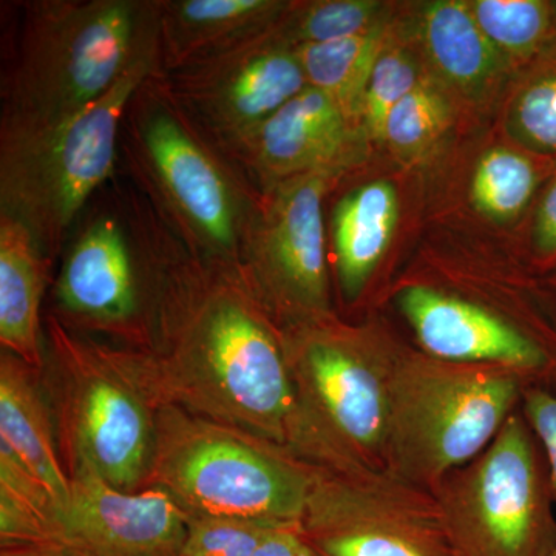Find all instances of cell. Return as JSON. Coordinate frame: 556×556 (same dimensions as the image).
<instances>
[{
	"label": "cell",
	"mask_w": 556,
	"mask_h": 556,
	"mask_svg": "<svg viewBox=\"0 0 556 556\" xmlns=\"http://www.w3.org/2000/svg\"><path fill=\"white\" fill-rule=\"evenodd\" d=\"M160 73L206 60L273 30L287 13L277 0H155Z\"/></svg>",
	"instance_id": "cell-17"
},
{
	"label": "cell",
	"mask_w": 556,
	"mask_h": 556,
	"mask_svg": "<svg viewBox=\"0 0 556 556\" xmlns=\"http://www.w3.org/2000/svg\"><path fill=\"white\" fill-rule=\"evenodd\" d=\"M526 416L546 450L556 495V394L533 390L526 394Z\"/></svg>",
	"instance_id": "cell-31"
},
{
	"label": "cell",
	"mask_w": 556,
	"mask_h": 556,
	"mask_svg": "<svg viewBox=\"0 0 556 556\" xmlns=\"http://www.w3.org/2000/svg\"><path fill=\"white\" fill-rule=\"evenodd\" d=\"M62 324L110 342L148 350L150 268L142 230L102 214L65 254L53 289Z\"/></svg>",
	"instance_id": "cell-12"
},
{
	"label": "cell",
	"mask_w": 556,
	"mask_h": 556,
	"mask_svg": "<svg viewBox=\"0 0 556 556\" xmlns=\"http://www.w3.org/2000/svg\"><path fill=\"white\" fill-rule=\"evenodd\" d=\"M452 556H551V527L535 445L511 415L466 466L430 490Z\"/></svg>",
	"instance_id": "cell-9"
},
{
	"label": "cell",
	"mask_w": 556,
	"mask_h": 556,
	"mask_svg": "<svg viewBox=\"0 0 556 556\" xmlns=\"http://www.w3.org/2000/svg\"><path fill=\"white\" fill-rule=\"evenodd\" d=\"M419 84L416 64L405 51L386 50L380 53L369 78L364 105L365 126L372 138L383 139L391 110Z\"/></svg>",
	"instance_id": "cell-29"
},
{
	"label": "cell",
	"mask_w": 556,
	"mask_h": 556,
	"mask_svg": "<svg viewBox=\"0 0 556 556\" xmlns=\"http://www.w3.org/2000/svg\"><path fill=\"white\" fill-rule=\"evenodd\" d=\"M149 229L153 383L163 404L287 447L294 391L283 332L240 274Z\"/></svg>",
	"instance_id": "cell-1"
},
{
	"label": "cell",
	"mask_w": 556,
	"mask_h": 556,
	"mask_svg": "<svg viewBox=\"0 0 556 556\" xmlns=\"http://www.w3.org/2000/svg\"><path fill=\"white\" fill-rule=\"evenodd\" d=\"M397 305L426 354L439 361L493 365L521 375L547 365L540 343L466 300L416 285L402 289Z\"/></svg>",
	"instance_id": "cell-16"
},
{
	"label": "cell",
	"mask_w": 556,
	"mask_h": 556,
	"mask_svg": "<svg viewBox=\"0 0 556 556\" xmlns=\"http://www.w3.org/2000/svg\"><path fill=\"white\" fill-rule=\"evenodd\" d=\"M0 442L43 482L60 510L65 507L70 478L61 460L40 371L7 351L0 356Z\"/></svg>",
	"instance_id": "cell-18"
},
{
	"label": "cell",
	"mask_w": 556,
	"mask_h": 556,
	"mask_svg": "<svg viewBox=\"0 0 556 556\" xmlns=\"http://www.w3.org/2000/svg\"><path fill=\"white\" fill-rule=\"evenodd\" d=\"M155 2L38 0L25 5L2 121L53 123L104 97L159 39Z\"/></svg>",
	"instance_id": "cell-3"
},
{
	"label": "cell",
	"mask_w": 556,
	"mask_h": 556,
	"mask_svg": "<svg viewBox=\"0 0 556 556\" xmlns=\"http://www.w3.org/2000/svg\"><path fill=\"white\" fill-rule=\"evenodd\" d=\"M160 76L179 108L223 150L248 137L308 87L298 51L276 27Z\"/></svg>",
	"instance_id": "cell-13"
},
{
	"label": "cell",
	"mask_w": 556,
	"mask_h": 556,
	"mask_svg": "<svg viewBox=\"0 0 556 556\" xmlns=\"http://www.w3.org/2000/svg\"><path fill=\"white\" fill-rule=\"evenodd\" d=\"M316 467L283 445L163 404L148 482L189 518L299 526Z\"/></svg>",
	"instance_id": "cell-6"
},
{
	"label": "cell",
	"mask_w": 556,
	"mask_h": 556,
	"mask_svg": "<svg viewBox=\"0 0 556 556\" xmlns=\"http://www.w3.org/2000/svg\"><path fill=\"white\" fill-rule=\"evenodd\" d=\"M422 39L431 61L460 90L479 93L503 72V53L481 30L468 3H430L424 11Z\"/></svg>",
	"instance_id": "cell-21"
},
{
	"label": "cell",
	"mask_w": 556,
	"mask_h": 556,
	"mask_svg": "<svg viewBox=\"0 0 556 556\" xmlns=\"http://www.w3.org/2000/svg\"><path fill=\"white\" fill-rule=\"evenodd\" d=\"M308 86L324 91L354 123L364 118L365 94L382 53V31L295 49Z\"/></svg>",
	"instance_id": "cell-22"
},
{
	"label": "cell",
	"mask_w": 556,
	"mask_h": 556,
	"mask_svg": "<svg viewBox=\"0 0 556 556\" xmlns=\"http://www.w3.org/2000/svg\"><path fill=\"white\" fill-rule=\"evenodd\" d=\"M475 20L501 53L530 60L556 49V3L541 0H475Z\"/></svg>",
	"instance_id": "cell-24"
},
{
	"label": "cell",
	"mask_w": 556,
	"mask_h": 556,
	"mask_svg": "<svg viewBox=\"0 0 556 556\" xmlns=\"http://www.w3.org/2000/svg\"><path fill=\"white\" fill-rule=\"evenodd\" d=\"M514 121L530 149L556 155V58L526 84L515 104Z\"/></svg>",
	"instance_id": "cell-28"
},
{
	"label": "cell",
	"mask_w": 556,
	"mask_h": 556,
	"mask_svg": "<svg viewBox=\"0 0 556 556\" xmlns=\"http://www.w3.org/2000/svg\"><path fill=\"white\" fill-rule=\"evenodd\" d=\"M127 116L131 155L164 222L197 257L241 276L255 197L208 148L160 72L137 91Z\"/></svg>",
	"instance_id": "cell-8"
},
{
	"label": "cell",
	"mask_w": 556,
	"mask_h": 556,
	"mask_svg": "<svg viewBox=\"0 0 556 556\" xmlns=\"http://www.w3.org/2000/svg\"><path fill=\"white\" fill-rule=\"evenodd\" d=\"M382 5L369 0H318L288 7L276 25L289 46L332 42L378 30Z\"/></svg>",
	"instance_id": "cell-26"
},
{
	"label": "cell",
	"mask_w": 556,
	"mask_h": 556,
	"mask_svg": "<svg viewBox=\"0 0 556 556\" xmlns=\"http://www.w3.org/2000/svg\"><path fill=\"white\" fill-rule=\"evenodd\" d=\"M252 556H317L299 526H273Z\"/></svg>",
	"instance_id": "cell-33"
},
{
	"label": "cell",
	"mask_w": 556,
	"mask_h": 556,
	"mask_svg": "<svg viewBox=\"0 0 556 556\" xmlns=\"http://www.w3.org/2000/svg\"><path fill=\"white\" fill-rule=\"evenodd\" d=\"M40 382L68 478L93 473L115 489L148 482L163 402L148 353L43 318Z\"/></svg>",
	"instance_id": "cell-2"
},
{
	"label": "cell",
	"mask_w": 556,
	"mask_h": 556,
	"mask_svg": "<svg viewBox=\"0 0 556 556\" xmlns=\"http://www.w3.org/2000/svg\"><path fill=\"white\" fill-rule=\"evenodd\" d=\"M281 332L294 391L289 452L329 471L386 470L396 353L334 316Z\"/></svg>",
	"instance_id": "cell-5"
},
{
	"label": "cell",
	"mask_w": 556,
	"mask_h": 556,
	"mask_svg": "<svg viewBox=\"0 0 556 556\" xmlns=\"http://www.w3.org/2000/svg\"><path fill=\"white\" fill-rule=\"evenodd\" d=\"M188 533V514L159 486L126 492L79 473L58 511L54 544L75 556H179Z\"/></svg>",
	"instance_id": "cell-14"
},
{
	"label": "cell",
	"mask_w": 556,
	"mask_h": 556,
	"mask_svg": "<svg viewBox=\"0 0 556 556\" xmlns=\"http://www.w3.org/2000/svg\"><path fill=\"white\" fill-rule=\"evenodd\" d=\"M60 504L35 473L0 442L2 547L54 544Z\"/></svg>",
	"instance_id": "cell-23"
},
{
	"label": "cell",
	"mask_w": 556,
	"mask_h": 556,
	"mask_svg": "<svg viewBox=\"0 0 556 556\" xmlns=\"http://www.w3.org/2000/svg\"><path fill=\"white\" fill-rule=\"evenodd\" d=\"M397 222V195L387 181H372L339 201L332 247L339 287L354 302L378 268Z\"/></svg>",
	"instance_id": "cell-20"
},
{
	"label": "cell",
	"mask_w": 556,
	"mask_h": 556,
	"mask_svg": "<svg viewBox=\"0 0 556 556\" xmlns=\"http://www.w3.org/2000/svg\"><path fill=\"white\" fill-rule=\"evenodd\" d=\"M300 530L317 556H452L433 493L388 470L316 467Z\"/></svg>",
	"instance_id": "cell-11"
},
{
	"label": "cell",
	"mask_w": 556,
	"mask_h": 556,
	"mask_svg": "<svg viewBox=\"0 0 556 556\" xmlns=\"http://www.w3.org/2000/svg\"><path fill=\"white\" fill-rule=\"evenodd\" d=\"M339 174L302 175L255 197L241 248V277L281 331L334 316L324 197Z\"/></svg>",
	"instance_id": "cell-10"
},
{
	"label": "cell",
	"mask_w": 556,
	"mask_h": 556,
	"mask_svg": "<svg viewBox=\"0 0 556 556\" xmlns=\"http://www.w3.org/2000/svg\"><path fill=\"white\" fill-rule=\"evenodd\" d=\"M532 244L538 258L556 262V172L544 189L533 217Z\"/></svg>",
	"instance_id": "cell-32"
},
{
	"label": "cell",
	"mask_w": 556,
	"mask_h": 556,
	"mask_svg": "<svg viewBox=\"0 0 556 556\" xmlns=\"http://www.w3.org/2000/svg\"><path fill=\"white\" fill-rule=\"evenodd\" d=\"M448 104L437 90L419 84L391 110L383 139L404 155L427 149L447 127Z\"/></svg>",
	"instance_id": "cell-27"
},
{
	"label": "cell",
	"mask_w": 556,
	"mask_h": 556,
	"mask_svg": "<svg viewBox=\"0 0 556 556\" xmlns=\"http://www.w3.org/2000/svg\"><path fill=\"white\" fill-rule=\"evenodd\" d=\"M551 556H556V548L554 552H552V555Z\"/></svg>",
	"instance_id": "cell-35"
},
{
	"label": "cell",
	"mask_w": 556,
	"mask_h": 556,
	"mask_svg": "<svg viewBox=\"0 0 556 556\" xmlns=\"http://www.w3.org/2000/svg\"><path fill=\"white\" fill-rule=\"evenodd\" d=\"M43 254L28 226L0 212V345L39 371L47 281Z\"/></svg>",
	"instance_id": "cell-19"
},
{
	"label": "cell",
	"mask_w": 556,
	"mask_h": 556,
	"mask_svg": "<svg viewBox=\"0 0 556 556\" xmlns=\"http://www.w3.org/2000/svg\"><path fill=\"white\" fill-rule=\"evenodd\" d=\"M521 372L396 353L386 470L431 490L489 447L521 396Z\"/></svg>",
	"instance_id": "cell-7"
},
{
	"label": "cell",
	"mask_w": 556,
	"mask_h": 556,
	"mask_svg": "<svg viewBox=\"0 0 556 556\" xmlns=\"http://www.w3.org/2000/svg\"><path fill=\"white\" fill-rule=\"evenodd\" d=\"M160 72V36L100 100L53 123L2 121L0 212L21 219L43 252L61 247L80 208L115 170L121 126Z\"/></svg>",
	"instance_id": "cell-4"
},
{
	"label": "cell",
	"mask_w": 556,
	"mask_h": 556,
	"mask_svg": "<svg viewBox=\"0 0 556 556\" xmlns=\"http://www.w3.org/2000/svg\"><path fill=\"white\" fill-rule=\"evenodd\" d=\"M273 526L240 518H189L188 540L179 556H252Z\"/></svg>",
	"instance_id": "cell-30"
},
{
	"label": "cell",
	"mask_w": 556,
	"mask_h": 556,
	"mask_svg": "<svg viewBox=\"0 0 556 556\" xmlns=\"http://www.w3.org/2000/svg\"><path fill=\"white\" fill-rule=\"evenodd\" d=\"M0 556H75L58 544H27V546L2 547Z\"/></svg>",
	"instance_id": "cell-34"
},
{
	"label": "cell",
	"mask_w": 556,
	"mask_h": 556,
	"mask_svg": "<svg viewBox=\"0 0 556 556\" xmlns=\"http://www.w3.org/2000/svg\"><path fill=\"white\" fill-rule=\"evenodd\" d=\"M544 169L511 149H493L479 161L471 182L475 206L493 219L517 218L535 195Z\"/></svg>",
	"instance_id": "cell-25"
},
{
	"label": "cell",
	"mask_w": 556,
	"mask_h": 556,
	"mask_svg": "<svg viewBox=\"0 0 556 556\" xmlns=\"http://www.w3.org/2000/svg\"><path fill=\"white\" fill-rule=\"evenodd\" d=\"M351 141L353 123L328 94L308 86L225 152L266 190L302 175L342 170Z\"/></svg>",
	"instance_id": "cell-15"
}]
</instances>
